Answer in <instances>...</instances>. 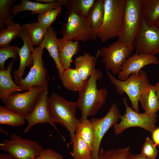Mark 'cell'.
<instances>
[{
    "instance_id": "cell-2",
    "label": "cell",
    "mask_w": 159,
    "mask_h": 159,
    "mask_svg": "<svg viewBox=\"0 0 159 159\" xmlns=\"http://www.w3.org/2000/svg\"><path fill=\"white\" fill-rule=\"evenodd\" d=\"M52 121L64 126L69 132L70 141L72 144L76 135V129L80 122L76 116V102L68 101L54 92L48 98Z\"/></svg>"
},
{
    "instance_id": "cell-23",
    "label": "cell",
    "mask_w": 159,
    "mask_h": 159,
    "mask_svg": "<svg viewBox=\"0 0 159 159\" xmlns=\"http://www.w3.org/2000/svg\"><path fill=\"white\" fill-rule=\"evenodd\" d=\"M139 102L145 112L150 114L157 113L159 110V104L155 85H151L141 95Z\"/></svg>"
},
{
    "instance_id": "cell-31",
    "label": "cell",
    "mask_w": 159,
    "mask_h": 159,
    "mask_svg": "<svg viewBox=\"0 0 159 159\" xmlns=\"http://www.w3.org/2000/svg\"><path fill=\"white\" fill-rule=\"evenodd\" d=\"M24 25L33 45H40L44 37L47 29L42 26L38 22L26 24Z\"/></svg>"
},
{
    "instance_id": "cell-13",
    "label": "cell",
    "mask_w": 159,
    "mask_h": 159,
    "mask_svg": "<svg viewBox=\"0 0 159 159\" xmlns=\"http://www.w3.org/2000/svg\"><path fill=\"white\" fill-rule=\"evenodd\" d=\"M121 116L116 103L114 102L103 117H93L90 120L93 125L94 133L92 146V159H98L102 139L108 130L117 123Z\"/></svg>"
},
{
    "instance_id": "cell-21",
    "label": "cell",
    "mask_w": 159,
    "mask_h": 159,
    "mask_svg": "<svg viewBox=\"0 0 159 159\" xmlns=\"http://www.w3.org/2000/svg\"><path fill=\"white\" fill-rule=\"evenodd\" d=\"M99 52L100 48L95 57L91 55L89 53L85 52L83 55L79 56L75 59L74 64L75 68L84 82L90 77L99 56Z\"/></svg>"
},
{
    "instance_id": "cell-25",
    "label": "cell",
    "mask_w": 159,
    "mask_h": 159,
    "mask_svg": "<svg viewBox=\"0 0 159 159\" xmlns=\"http://www.w3.org/2000/svg\"><path fill=\"white\" fill-rule=\"evenodd\" d=\"M104 0H95L94 5L86 17L96 36L97 33L103 22L104 15Z\"/></svg>"
},
{
    "instance_id": "cell-37",
    "label": "cell",
    "mask_w": 159,
    "mask_h": 159,
    "mask_svg": "<svg viewBox=\"0 0 159 159\" xmlns=\"http://www.w3.org/2000/svg\"><path fill=\"white\" fill-rule=\"evenodd\" d=\"M35 159H64L62 155L50 148L42 149Z\"/></svg>"
},
{
    "instance_id": "cell-30",
    "label": "cell",
    "mask_w": 159,
    "mask_h": 159,
    "mask_svg": "<svg viewBox=\"0 0 159 159\" xmlns=\"http://www.w3.org/2000/svg\"><path fill=\"white\" fill-rule=\"evenodd\" d=\"M75 133L76 135L82 138L92 148L94 137V129L90 120L87 119L80 120L76 128Z\"/></svg>"
},
{
    "instance_id": "cell-34",
    "label": "cell",
    "mask_w": 159,
    "mask_h": 159,
    "mask_svg": "<svg viewBox=\"0 0 159 159\" xmlns=\"http://www.w3.org/2000/svg\"><path fill=\"white\" fill-rule=\"evenodd\" d=\"M62 10V6H60L39 14L37 17V22L42 26L47 29L51 26Z\"/></svg>"
},
{
    "instance_id": "cell-4",
    "label": "cell",
    "mask_w": 159,
    "mask_h": 159,
    "mask_svg": "<svg viewBox=\"0 0 159 159\" xmlns=\"http://www.w3.org/2000/svg\"><path fill=\"white\" fill-rule=\"evenodd\" d=\"M106 73L110 82L115 87L117 92L120 95L125 93L128 97L134 110L139 112L138 103L140 96L152 85L145 72L142 69L139 75L132 74L123 81L116 78L108 70H106Z\"/></svg>"
},
{
    "instance_id": "cell-44",
    "label": "cell",
    "mask_w": 159,
    "mask_h": 159,
    "mask_svg": "<svg viewBox=\"0 0 159 159\" xmlns=\"http://www.w3.org/2000/svg\"><path fill=\"white\" fill-rule=\"evenodd\" d=\"M0 132H1L2 133H4V134H5L6 135H9V133L6 131L5 130H3L2 128L0 127Z\"/></svg>"
},
{
    "instance_id": "cell-3",
    "label": "cell",
    "mask_w": 159,
    "mask_h": 159,
    "mask_svg": "<svg viewBox=\"0 0 159 159\" xmlns=\"http://www.w3.org/2000/svg\"><path fill=\"white\" fill-rule=\"evenodd\" d=\"M126 0H104L102 24L96 34L103 42L119 36L123 23Z\"/></svg>"
},
{
    "instance_id": "cell-19",
    "label": "cell",
    "mask_w": 159,
    "mask_h": 159,
    "mask_svg": "<svg viewBox=\"0 0 159 159\" xmlns=\"http://www.w3.org/2000/svg\"><path fill=\"white\" fill-rule=\"evenodd\" d=\"M15 60L12 59L5 70H0V99L6 97L14 93L23 91L19 85L12 80L11 72Z\"/></svg>"
},
{
    "instance_id": "cell-42",
    "label": "cell",
    "mask_w": 159,
    "mask_h": 159,
    "mask_svg": "<svg viewBox=\"0 0 159 159\" xmlns=\"http://www.w3.org/2000/svg\"><path fill=\"white\" fill-rule=\"evenodd\" d=\"M156 95L159 104V82L156 83L155 85Z\"/></svg>"
},
{
    "instance_id": "cell-26",
    "label": "cell",
    "mask_w": 159,
    "mask_h": 159,
    "mask_svg": "<svg viewBox=\"0 0 159 159\" xmlns=\"http://www.w3.org/2000/svg\"><path fill=\"white\" fill-rule=\"evenodd\" d=\"M143 19L148 25H153L159 17V0H141Z\"/></svg>"
},
{
    "instance_id": "cell-8",
    "label": "cell",
    "mask_w": 159,
    "mask_h": 159,
    "mask_svg": "<svg viewBox=\"0 0 159 159\" xmlns=\"http://www.w3.org/2000/svg\"><path fill=\"white\" fill-rule=\"evenodd\" d=\"M47 86L34 87L23 93L15 92L0 100L6 108L25 117L32 111Z\"/></svg>"
},
{
    "instance_id": "cell-7",
    "label": "cell",
    "mask_w": 159,
    "mask_h": 159,
    "mask_svg": "<svg viewBox=\"0 0 159 159\" xmlns=\"http://www.w3.org/2000/svg\"><path fill=\"white\" fill-rule=\"evenodd\" d=\"M10 137V140L5 139L0 143V149L15 159H35L43 149L36 141L22 138L14 133Z\"/></svg>"
},
{
    "instance_id": "cell-43",
    "label": "cell",
    "mask_w": 159,
    "mask_h": 159,
    "mask_svg": "<svg viewBox=\"0 0 159 159\" xmlns=\"http://www.w3.org/2000/svg\"><path fill=\"white\" fill-rule=\"evenodd\" d=\"M155 25L159 31V17L156 21Z\"/></svg>"
},
{
    "instance_id": "cell-33",
    "label": "cell",
    "mask_w": 159,
    "mask_h": 159,
    "mask_svg": "<svg viewBox=\"0 0 159 159\" xmlns=\"http://www.w3.org/2000/svg\"><path fill=\"white\" fill-rule=\"evenodd\" d=\"M16 1L15 0H0V30L5 29L9 22L12 19L11 10Z\"/></svg>"
},
{
    "instance_id": "cell-6",
    "label": "cell",
    "mask_w": 159,
    "mask_h": 159,
    "mask_svg": "<svg viewBox=\"0 0 159 159\" xmlns=\"http://www.w3.org/2000/svg\"><path fill=\"white\" fill-rule=\"evenodd\" d=\"M123 102L125 107V112L120 117V122L113 126L115 134H120L126 129L133 127L141 128L152 133L157 128L155 123L157 114H150L145 112L141 113L136 112L129 106L126 97L123 98Z\"/></svg>"
},
{
    "instance_id": "cell-32",
    "label": "cell",
    "mask_w": 159,
    "mask_h": 159,
    "mask_svg": "<svg viewBox=\"0 0 159 159\" xmlns=\"http://www.w3.org/2000/svg\"><path fill=\"white\" fill-rule=\"evenodd\" d=\"M131 153L129 146L108 150L101 148L98 159H129Z\"/></svg>"
},
{
    "instance_id": "cell-16",
    "label": "cell",
    "mask_w": 159,
    "mask_h": 159,
    "mask_svg": "<svg viewBox=\"0 0 159 159\" xmlns=\"http://www.w3.org/2000/svg\"><path fill=\"white\" fill-rule=\"evenodd\" d=\"M23 25V28L19 34L18 37H21L24 43L23 46L19 51L20 64L17 70H14L13 75L14 82H17L22 78L25 68H31L33 65L34 60L32 53L34 49L29 34Z\"/></svg>"
},
{
    "instance_id": "cell-24",
    "label": "cell",
    "mask_w": 159,
    "mask_h": 159,
    "mask_svg": "<svg viewBox=\"0 0 159 159\" xmlns=\"http://www.w3.org/2000/svg\"><path fill=\"white\" fill-rule=\"evenodd\" d=\"M95 0H63V5L67 9V14L73 13L86 17L92 8Z\"/></svg>"
},
{
    "instance_id": "cell-41",
    "label": "cell",
    "mask_w": 159,
    "mask_h": 159,
    "mask_svg": "<svg viewBox=\"0 0 159 159\" xmlns=\"http://www.w3.org/2000/svg\"><path fill=\"white\" fill-rule=\"evenodd\" d=\"M37 2H39L43 4H48L53 3L55 1V0H36Z\"/></svg>"
},
{
    "instance_id": "cell-18",
    "label": "cell",
    "mask_w": 159,
    "mask_h": 159,
    "mask_svg": "<svg viewBox=\"0 0 159 159\" xmlns=\"http://www.w3.org/2000/svg\"><path fill=\"white\" fill-rule=\"evenodd\" d=\"M62 5H63V0H56L54 2L48 4L31 1L27 0H22L21 3L14 5L11 12L13 18L16 14L21 11H31L32 12L28 15L36 14H39Z\"/></svg>"
},
{
    "instance_id": "cell-11",
    "label": "cell",
    "mask_w": 159,
    "mask_h": 159,
    "mask_svg": "<svg viewBox=\"0 0 159 159\" xmlns=\"http://www.w3.org/2000/svg\"><path fill=\"white\" fill-rule=\"evenodd\" d=\"M44 49L40 45L34 48L32 53L33 65L26 77L16 83L23 90L26 91L34 87H45L48 85L49 77L47 78V71L42 58Z\"/></svg>"
},
{
    "instance_id": "cell-27",
    "label": "cell",
    "mask_w": 159,
    "mask_h": 159,
    "mask_svg": "<svg viewBox=\"0 0 159 159\" xmlns=\"http://www.w3.org/2000/svg\"><path fill=\"white\" fill-rule=\"evenodd\" d=\"M6 28L0 30V47L4 48L9 46L11 41L18 37L23 28L11 20L6 26Z\"/></svg>"
},
{
    "instance_id": "cell-14",
    "label": "cell",
    "mask_w": 159,
    "mask_h": 159,
    "mask_svg": "<svg viewBox=\"0 0 159 159\" xmlns=\"http://www.w3.org/2000/svg\"><path fill=\"white\" fill-rule=\"evenodd\" d=\"M48 98L47 86L41 93L32 111L24 117L27 124L23 131L25 133L28 132L31 128L36 124L45 123L50 124L58 131L55 123L52 120Z\"/></svg>"
},
{
    "instance_id": "cell-22",
    "label": "cell",
    "mask_w": 159,
    "mask_h": 159,
    "mask_svg": "<svg viewBox=\"0 0 159 159\" xmlns=\"http://www.w3.org/2000/svg\"><path fill=\"white\" fill-rule=\"evenodd\" d=\"M60 79L66 89L74 92L80 91L85 83L76 69L70 67L64 70Z\"/></svg>"
},
{
    "instance_id": "cell-20",
    "label": "cell",
    "mask_w": 159,
    "mask_h": 159,
    "mask_svg": "<svg viewBox=\"0 0 159 159\" xmlns=\"http://www.w3.org/2000/svg\"><path fill=\"white\" fill-rule=\"evenodd\" d=\"M57 35L55 31L50 26L47 29L44 37L40 45L47 50L49 56L54 60L60 79L64 70L59 61Z\"/></svg>"
},
{
    "instance_id": "cell-39",
    "label": "cell",
    "mask_w": 159,
    "mask_h": 159,
    "mask_svg": "<svg viewBox=\"0 0 159 159\" xmlns=\"http://www.w3.org/2000/svg\"><path fill=\"white\" fill-rule=\"evenodd\" d=\"M129 159H150L145 157L140 154H131Z\"/></svg>"
},
{
    "instance_id": "cell-5",
    "label": "cell",
    "mask_w": 159,
    "mask_h": 159,
    "mask_svg": "<svg viewBox=\"0 0 159 159\" xmlns=\"http://www.w3.org/2000/svg\"><path fill=\"white\" fill-rule=\"evenodd\" d=\"M141 0H126L122 29L118 40L133 47L143 19Z\"/></svg>"
},
{
    "instance_id": "cell-36",
    "label": "cell",
    "mask_w": 159,
    "mask_h": 159,
    "mask_svg": "<svg viewBox=\"0 0 159 159\" xmlns=\"http://www.w3.org/2000/svg\"><path fill=\"white\" fill-rule=\"evenodd\" d=\"M158 153V150L152 139L147 137L141 147L140 154L150 159H155Z\"/></svg>"
},
{
    "instance_id": "cell-29",
    "label": "cell",
    "mask_w": 159,
    "mask_h": 159,
    "mask_svg": "<svg viewBox=\"0 0 159 159\" xmlns=\"http://www.w3.org/2000/svg\"><path fill=\"white\" fill-rule=\"evenodd\" d=\"M24 117L10 110L4 106H0V124L18 127L25 123Z\"/></svg>"
},
{
    "instance_id": "cell-9",
    "label": "cell",
    "mask_w": 159,
    "mask_h": 159,
    "mask_svg": "<svg viewBox=\"0 0 159 159\" xmlns=\"http://www.w3.org/2000/svg\"><path fill=\"white\" fill-rule=\"evenodd\" d=\"M67 15L68 20L63 24L60 31L63 39L83 42L96 40L97 37L86 17L73 13L67 14Z\"/></svg>"
},
{
    "instance_id": "cell-1",
    "label": "cell",
    "mask_w": 159,
    "mask_h": 159,
    "mask_svg": "<svg viewBox=\"0 0 159 159\" xmlns=\"http://www.w3.org/2000/svg\"><path fill=\"white\" fill-rule=\"evenodd\" d=\"M95 65L90 77L78 92V98L76 102L77 107L81 111V120L96 115L105 104L108 94L106 89L97 88V81L102 78L103 74L100 69L95 68Z\"/></svg>"
},
{
    "instance_id": "cell-10",
    "label": "cell",
    "mask_w": 159,
    "mask_h": 159,
    "mask_svg": "<svg viewBox=\"0 0 159 159\" xmlns=\"http://www.w3.org/2000/svg\"><path fill=\"white\" fill-rule=\"evenodd\" d=\"M134 50L133 47L117 40L107 47L100 48L99 56L102 58L107 70L116 74L120 71L122 65Z\"/></svg>"
},
{
    "instance_id": "cell-28",
    "label": "cell",
    "mask_w": 159,
    "mask_h": 159,
    "mask_svg": "<svg viewBox=\"0 0 159 159\" xmlns=\"http://www.w3.org/2000/svg\"><path fill=\"white\" fill-rule=\"evenodd\" d=\"M72 145L74 159H92V148L82 138L76 135Z\"/></svg>"
},
{
    "instance_id": "cell-40",
    "label": "cell",
    "mask_w": 159,
    "mask_h": 159,
    "mask_svg": "<svg viewBox=\"0 0 159 159\" xmlns=\"http://www.w3.org/2000/svg\"><path fill=\"white\" fill-rule=\"evenodd\" d=\"M0 159H15L7 153H1L0 154Z\"/></svg>"
},
{
    "instance_id": "cell-12",
    "label": "cell",
    "mask_w": 159,
    "mask_h": 159,
    "mask_svg": "<svg viewBox=\"0 0 159 159\" xmlns=\"http://www.w3.org/2000/svg\"><path fill=\"white\" fill-rule=\"evenodd\" d=\"M135 54L155 56L159 53V31L155 25L148 24L143 19L135 37Z\"/></svg>"
},
{
    "instance_id": "cell-35",
    "label": "cell",
    "mask_w": 159,
    "mask_h": 159,
    "mask_svg": "<svg viewBox=\"0 0 159 159\" xmlns=\"http://www.w3.org/2000/svg\"><path fill=\"white\" fill-rule=\"evenodd\" d=\"M20 48L15 45L1 48L0 49V70L6 69L4 66L6 61L9 58H12L15 60L18 58L17 54Z\"/></svg>"
},
{
    "instance_id": "cell-15",
    "label": "cell",
    "mask_w": 159,
    "mask_h": 159,
    "mask_svg": "<svg viewBox=\"0 0 159 159\" xmlns=\"http://www.w3.org/2000/svg\"><path fill=\"white\" fill-rule=\"evenodd\" d=\"M159 64V61L155 56L141 54L130 55L122 65L118 74V79L125 81L132 74L139 75L140 70L145 66Z\"/></svg>"
},
{
    "instance_id": "cell-38",
    "label": "cell",
    "mask_w": 159,
    "mask_h": 159,
    "mask_svg": "<svg viewBox=\"0 0 159 159\" xmlns=\"http://www.w3.org/2000/svg\"><path fill=\"white\" fill-rule=\"evenodd\" d=\"M152 139L155 145H159V127L156 128L151 133Z\"/></svg>"
},
{
    "instance_id": "cell-17",
    "label": "cell",
    "mask_w": 159,
    "mask_h": 159,
    "mask_svg": "<svg viewBox=\"0 0 159 159\" xmlns=\"http://www.w3.org/2000/svg\"><path fill=\"white\" fill-rule=\"evenodd\" d=\"M57 48L59 59L60 65L64 70L70 67L74 55L79 52L80 47L79 42L58 39Z\"/></svg>"
}]
</instances>
